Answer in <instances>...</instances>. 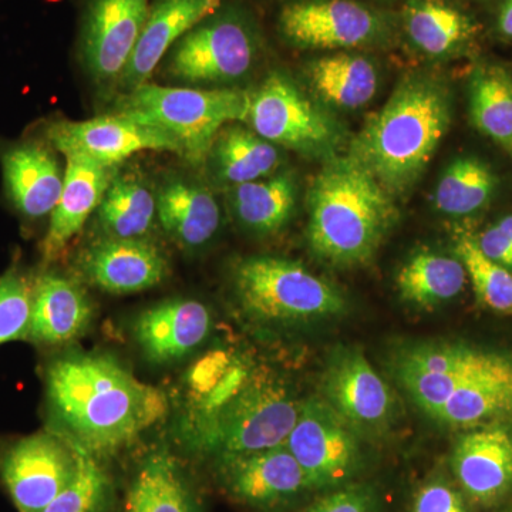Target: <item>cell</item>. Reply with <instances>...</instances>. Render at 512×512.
Segmentation results:
<instances>
[{"mask_svg":"<svg viewBox=\"0 0 512 512\" xmlns=\"http://www.w3.org/2000/svg\"><path fill=\"white\" fill-rule=\"evenodd\" d=\"M46 387L67 439L96 458L131 446L168 412L160 387L103 353L59 357L47 367Z\"/></svg>","mask_w":512,"mask_h":512,"instance_id":"obj_1","label":"cell"},{"mask_svg":"<svg viewBox=\"0 0 512 512\" xmlns=\"http://www.w3.org/2000/svg\"><path fill=\"white\" fill-rule=\"evenodd\" d=\"M451 119L453 100L444 80L430 73L407 74L353 138L348 156L399 197L426 173Z\"/></svg>","mask_w":512,"mask_h":512,"instance_id":"obj_2","label":"cell"},{"mask_svg":"<svg viewBox=\"0 0 512 512\" xmlns=\"http://www.w3.org/2000/svg\"><path fill=\"white\" fill-rule=\"evenodd\" d=\"M308 241L335 268L369 264L399 211L394 197L352 157H330L308 194Z\"/></svg>","mask_w":512,"mask_h":512,"instance_id":"obj_3","label":"cell"},{"mask_svg":"<svg viewBox=\"0 0 512 512\" xmlns=\"http://www.w3.org/2000/svg\"><path fill=\"white\" fill-rule=\"evenodd\" d=\"M249 104L251 93L242 90L146 83L126 93L119 113L164 131L180 144L183 157L198 165L207 161L222 128L247 121Z\"/></svg>","mask_w":512,"mask_h":512,"instance_id":"obj_4","label":"cell"},{"mask_svg":"<svg viewBox=\"0 0 512 512\" xmlns=\"http://www.w3.org/2000/svg\"><path fill=\"white\" fill-rule=\"evenodd\" d=\"M301 403L284 382L252 372L217 412L185 430L188 444L220 457L284 446L298 420Z\"/></svg>","mask_w":512,"mask_h":512,"instance_id":"obj_5","label":"cell"},{"mask_svg":"<svg viewBox=\"0 0 512 512\" xmlns=\"http://www.w3.org/2000/svg\"><path fill=\"white\" fill-rule=\"evenodd\" d=\"M242 311L262 323L309 322L346 311L342 293L305 266L279 256H248L232 272Z\"/></svg>","mask_w":512,"mask_h":512,"instance_id":"obj_6","label":"cell"},{"mask_svg":"<svg viewBox=\"0 0 512 512\" xmlns=\"http://www.w3.org/2000/svg\"><path fill=\"white\" fill-rule=\"evenodd\" d=\"M245 124L269 143L308 157H333L340 140L336 121L281 72L269 73L251 93Z\"/></svg>","mask_w":512,"mask_h":512,"instance_id":"obj_7","label":"cell"},{"mask_svg":"<svg viewBox=\"0 0 512 512\" xmlns=\"http://www.w3.org/2000/svg\"><path fill=\"white\" fill-rule=\"evenodd\" d=\"M258 37L249 20L235 10L217 12L191 29L168 52L167 72L178 82L225 84L251 72Z\"/></svg>","mask_w":512,"mask_h":512,"instance_id":"obj_8","label":"cell"},{"mask_svg":"<svg viewBox=\"0 0 512 512\" xmlns=\"http://www.w3.org/2000/svg\"><path fill=\"white\" fill-rule=\"evenodd\" d=\"M393 375L412 402L430 416L461 384L512 369V356L466 345L429 342L400 350Z\"/></svg>","mask_w":512,"mask_h":512,"instance_id":"obj_9","label":"cell"},{"mask_svg":"<svg viewBox=\"0 0 512 512\" xmlns=\"http://www.w3.org/2000/svg\"><path fill=\"white\" fill-rule=\"evenodd\" d=\"M79 448L53 431H40L0 451V483L18 512H43L72 483Z\"/></svg>","mask_w":512,"mask_h":512,"instance_id":"obj_10","label":"cell"},{"mask_svg":"<svg viewBox=\"0 0 512 512\" xmlns=\"http://www.w3.org/2000/svg\"><path fill=\"white\" fill-rule=\"evenodd\" d=\"M285 447L305 471L313 490H333L349 484L362 467L355 429L325 400L301 403Z\"/></svg>","mask_w":512,"mask_h":512,"instance_id":"obj_11","label":"cell"},{"mask_svg":"<svg viewBox=\"0 0 512 512\" xmlns=\"http://www.w3.org/2000/svg\"><path fill=\"white\" fill-rule=\"evenodd\" d=\"M279 32L301 49H357L375 45L387 32L379 13L355 0H301L279 15Z\"/></svg>","mask_w":512,"mask_h":512,"instance_id":"obj_12","label":"cell"},{"mask_svg":"<svg viewBox=\"0 0 512 512\" xmlns=\"http://www.w3.org/2000/svg\"><path fill=\"white\" fill-rule=\"evenodd\" d=\"M46 134L64 157L87 158L110 168L141 151H170L183 156L173 137L120 113L83 121H55Z\"/></svg>","mask_w":512,"mask_h":512,"instance_id":"obj_13","label":"cell"},{"mask_svg":"<svg viewBox=\"0 0 512 512\" xmlns=\"http://www.w3.org/2000/svg\"><path fill=\"white\" fill-rule=\"evenodd\" d=\"M217 458L221 487L229 497L249 507L272 510L313 490L305 471L285 444Z\"/></svg>","mask_w":512,"mask_h":512,"instance_id":"obj_14","label":"cell"},{"mask_svg":"<svg viewBox=\"0 0 512 512\" xmlns=\"http://www.w3.org/2000/svg\"><path fill=\"white\" fill-rule=\"evenodd\" d=\"M148 10L150 0H90L83 20L82 57L97 83H119Z\"/></svg>","mask_w":512,"mask_h":512,"instance_id":"obj_15","label":"cell"},{"mask_svg":"<svg viewBox=\"0 0 512 512\" xmlns=\"http://www.w3.org/2000/svg\"><path fill=\"white\" fill-rule=\"evenodd\" d=\"M322 389L325 402L355 430L384 429L392 417L389 384L355 348H339L329 356Z\"/></svg>","mask_w":512,"mask_h":512,"instance_id":"obj_16","label":"cell"},{"mask_svg":"<svg viewBox=\"0 0 512 512\" xmlns=\"http://www.w3.org/2000/svg\"><path fill=\"white\" fill-rule=\"evenodd\" d=\"M451 471L468 500L493 507L512 491V429L504 423L473 427L458 437Z\"/></svg>","mask_w":512,"mask_h":512,"instance_id":"obj_17","label":"cell"},{"mask_svg":"<svg viewBox=\"0 0 512 512\" xmlns=\"http://www.w3.org/2000/svg\"><path fill=\"white\" fill-rule=\"evenodd\" d=\"M79 265L86 281L116 295L154 288L168 275L163 252L144 238L101 239L83 252Z\"/></svg>","mask_w":512,"mask_h":512,"instance_id":"obj_18","label":"cell"},{"mask_svg":"<svg viewBox=\"0 0 512 512\" xmlns=\"http://www.w3.org/2000/svg\"><path fill=\"white\" fill-rule=\"evenodd\" d=\"M224 0H154L119 83L126 92L148 83L175 43L221 9Z\"/></svg>","mask_w":512,"mask_h":512,"instance_id":"obj_19","label":"cell"},{"mask_svg":"<svg viewBox=\"0 0 512 512\" xmlns=\"http://www.w3.org/2000/svg\"><path fill=\"white\" fill-rule=\"evenodd\" d=\"M210 309L194 299L158 303L137 316L134 338L147 360L170 365L200 348L210 336Z\"/></svg>","mask_w":512,"mask_h":512,"instance_id":"obj_20","label":"cell"},{"mask_svg":"<svg viewBox=\"0 0 512 512\" xmlns=\"http://www.w3.org/2000/svg\"><path fill=\"white\" fill-rule=\"evenodd\" d=\"M64 184L59 202L50 214L42 245L45 265L56 262L72 239L82 231L94 211L99 210L113 181V168L82 157H66Z\"/></svg>","mask_w":512,"mask_h":512,"instance_id":"obj_21","label":"cell"},{"mask_svg":"<svg viewBox=\"0 0 512 512\" xmlns=\"http://www.w3.org/2000/svg\"><path fill=\"white\" fill-rule=\"evenodd\" d=\"M92 313L82 286L66 276L43 272L33 281L28 340L47 346L70 342L86 330Z\"/></svg>","mask_w":512,"mask_h":512,"instance_id":"obj_22","label":"cell"},{"mask_svg":"<svg viewBox=\"0 0 512 512\" xmlns=\"http://www.w3.org/2000/svg\"><path fill=\"white\" fill-rule=\"evenodd\" d=\"M10 201L30 220L52 214L62 195L64 173L52 151L36 143L10 147L2 156Z\"/></svg>","mask_w":512,"mask_h":512,"instance_id":"obj_23","label":"cell"},{"mask_svg":"<svg viewBox=\"0 0 512 512\" xmlns=\"http://www.w3.org/2000/svg\"><path fill=\"white\" fill-rule=\"evenodd\" d=\"M156 198L158 220L181 247H204L220 229V205L200 184L170 181L161 187Z\"/></svg>","mask_w":512,"mask_h":512,"instance_id":"obj_24","label":"cell"},{"mask_svg":"<svg viewBox=\"0 0 512 512\" xmlns=\"http://www.w3.org/2000/svg\"><path fill=\"white\" fill-rule=\"evenodd\" d=\"M403 26L412 45L433 59L458 55L477 35L474 20L444 0H407Z\"/></svg>","mask_w":512,"mask_h":512,"instance_id":"obj_25","label":"cell"},{"mask_svg":"<svg viewBox=\"0 0 512 512\" xmlns=\"http://www.w3.org/2000/svg\"><path fill=\"white\" fill-rule=\"evenodd\" d=\"M305 73L313 94L335 109H362L379 89L375 63L356 53L319 57L308 63Z\"/></svg>","mask_w":512,"mask_h":512,"instance_id":"obj_26","label":"cell"},{"mask_svg":"<svg viewBox=\"0 0 512 512\" xmlns=\"http://www.w3.org/2000/svg\"><path fill=\"white\" fill-rule=\"evenodd\" d=\"M429 417L453 429L512 420V369L461 384Z\"/></svg>","mask_w":512,"mask_h":512,"instance_id":"obj_27","label":"cell"},{"mask_svg":"<svg viewBox=\"0 0 512 512\" xmlns=\"http://www.w3.org/2000/svg\"><path fill=\"white\" fill-rule=\"evenodd\" d=\"M215 180L222 184L252 183L269 177L281 161L278 148L249 127H224L207 158Z\"/></svg>","mask_w":512,"mask_h":512,"instance_id":"obj_28","label":"cell"},{"mask_svg":"<svg viewBox=\"0 0 512 512\" xmlns=\"http://www.w3.org/2000/svg\"><path fill=\"white\" fill-rule=\"evenodd\" d=\"M473 126L512 157V76L500 64L474 67L468 82Z\"/></svg>","mask_w":512,"mask_h":512,"instance_id":"obj_29","label":"cell"},{"mask_svg":"<svg viewBox=\"0 0 512 512\" xmlns=\"http://www.w3.org/2000/svg\"><path fill=\"white\" fill-rule=\"evenodd\" d=\"M124 512H201L173 458L151 454L128 487Z\"/></svg>","mask_w":512,"mask_h":512,"instance_id":"obj_30","label":"cell"},{"mask_svg":"<svg viewBox=\"0 0 512 512\" xmlns=\"http://www.w3.org/2000/svg\"><path fill=\"white\" fill-rule=\"evenodd\" d=\"M467 279L466 268L457 256L421 251L400 268L396 284L404 301L434 308L457 298Z\"/></svg>","mask_w":512,"mask_h":512,"instance_id":"obj_31","label":"cell"},{"mask_svg":"<svg viewBox=\"0 0 512 512\" xmlns=\"http://www.w3.org/2000/svg\"><path fill=\"white\" fill-rule=\"evenodd\" d=\"M295 180L278 174L231 190V208L237 220L256 234H274L292 218L296 205Z\"/></svg>","mask_w":512,"mask_h":512,"instance_id":"obj_32","label":"cell"},{"mask_svg":"<svg viewBox=\"0 0 512 512\" xmlns=\"http://www.w3.org/2000/svg\"><path fill=\"white\" fill-rule=\"evenodd\" d=\"M498 177L481 158L458 157L441 175L434 204L441 214L451 218H471L493 201Z\"/></svg>","mask_w":512,"mask_h":512,"instance_id":"obj_33","label":"cell"},{"mask_svg":"<svg viewBox=\"0 0 512 512\" xmlns=\"http://www.w3.org/2000/svg\"><path fill=\"white\" fill-rule=\"evenodd\" d=\"M101 227L109 237L143 238L157 215V198L131 175L114 177L99 210Z\"/></svg>","mask_w":512,"mask_h":512,"instance_id":"obj_34","label":"cell"},{"mask_svg":"<svg viewBox=\"0 0 512 512\" xmlns=\"http://www.w3.org/2000/svg\"><path fill=\"white\" fill-rule=\"evenodd\" d=\"M454 252L466 268L478 301L491 311L512 316V272L488 259L468 232L457 235Z\"/></svg>","mask_w":512,"mask_h":512,"instance_id":"obj_35","label":"cell"},{"mask_svg":"<svg viewBox=\"0 0 512 512\" xmlns=\"http://www.w3.org/2000/svg\"><path fill=\"white\" fill-rule=\"evenodd\" d=\"M79 448V468L72 483L43 512H104L110 497V480L99 460Z\"/></svg>","mask_w":512,"mask_h":512,"instance_id":"obj_36","label":"cell"},{"mask_svg":"<svg viewBox=\"0 0 512 512\" xmlns=\"http://www.w3.org/2000/svg\"><path fill=\"white\" fill-rule=\"evenodd\" d=\"M32 288L28 276L12 268L0 276V346L28 340Z\"/></svg>","mask_w":512,"mask_h":512,"instance_id":"obj_37","label":"cell"},{"mask_svg":"<svg viewBox=\"0 0 512 512\" xmlns=\"http://www.w3.org/2000/svg\"><path fill=\"white\" fill-rule=\"evenodd\" d=\"M379 494L367 484L333 488L299 512H379Z\"/></svg>","mask_w":512,"mask_h":512,"instance_id":"obj_38","label":"cell"},{"mask_svg":"<svg viewBox=\"0 0 512 512\" xmlns=\"http://www.w3.org/2000/svg\"><path fill=\"white\" fill-rule=\"evenodd\" d=\"M412 512H470L466 495L446 478H431L414 495Z\"/></svg>","mask_w":512,"mask_h":512,"instance_id":"obj_39","label":"cell"},{"mask_svg":"<svg viewBox=\"0 0 512 512\" xmlns=\"http://www.w3.org/2000/svg\"><path fill=\"white\" fill-rule=\"evenodd\" d=\"M474 238L488 259L512 272V214L505 215Z\"/></svg>","mask_w":512,"mask_h":512,"instance_id":"obj_40","label":"cell"},{"mask_svg":"<svg viewBox=\"0 0 512 512\" xmlns=\"http://www.w3.org/2000/svg\"><path fill=\"white\" fill-rule=\"evenodd\" d=\"M497 29L504 37H512V0H504L497 16Z\"/></svg>","mask_w":512,"mask_h":512,"instance_id":"obj_41","label":"cell"},{"mask_svg":"<svg viewBox=\"0 0 512 512\" xmlns=\"http://www.w3.org/2000/svg\"><path fill=\"white\" fill-rule=\"evenodd\" d=\"M498 512H510V511H498Z\"/></svg>","mask_w":512,"mask_h":512,"instance_id":"obj_42","label":"cell"}]
</instances>
